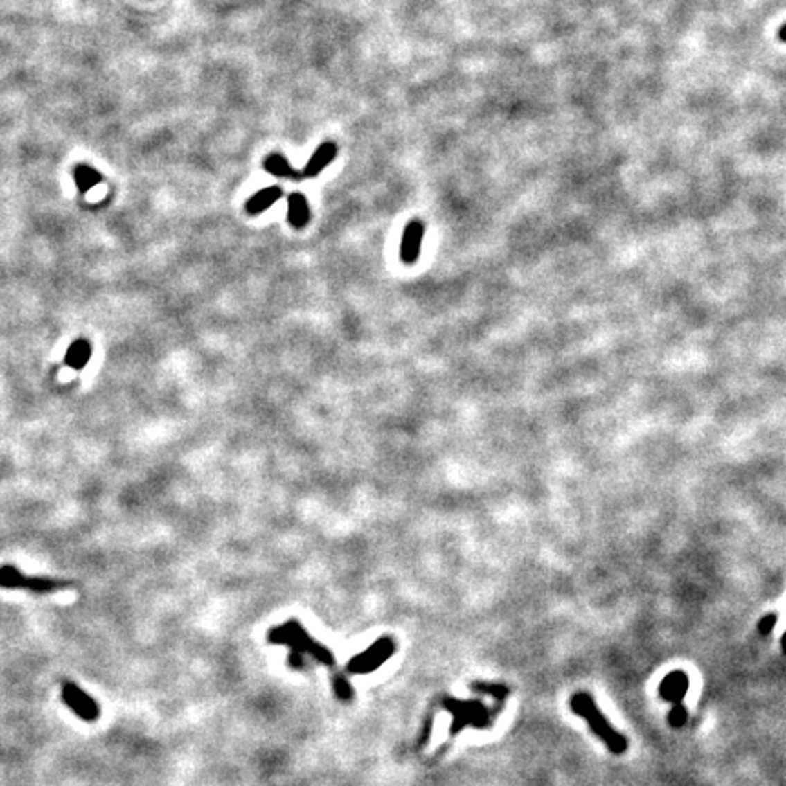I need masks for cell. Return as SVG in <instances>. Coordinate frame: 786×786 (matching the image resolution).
I'll return each instance as SVG.
<instances>
[{"label": "cell", "mask_w": 786, "mask_h": 786, "mask_svg": "<svg viewBox=\"0 0 786 786\" xmlns=\"http://www.w3.org/2000/svg\"><path fill=\"white\" fill-rule=\"evenodd\" d=\"M268 641L271 645H288L298 654H310L313 659H317L326 666H332L335 663L332 652L326 646L315 643L298 620H288L283 626L269 630Z\"/></svg>", "instance_id": "cell-1"}, {"label": "cell", "mask_w": 786, "mask_h": 786, "mask_svg": "<svg viewBox=\"0 0 786 786\" xmlns=\"http://www.w3.org/2000/svg\"><path fill=\"white\" fill-rule=\"evenodd\" d=\"M570 706L577 715H581V717H584L586 721H588L591 732L597 733V735L606 742V747L610 748V752L620 756V753H625L626 750H628V739L623 738L620 733H617L616 730L608 724V721L605 719L602 712L597 708L596 703H593V699H591L590 695L575 694L571 697Z\"/></svg>", "instance_id": "cell-2"}, {"label": "cell", "mask_w": 786, "mask_h": 786, "mask_svg": "<svg viewBox=\"0 0 786 786\" xmlns=\"http://www.w3.org/2000/svg\"><path fill=\"white\" fill-rule=\"evenodd\" d=\"M0 586L2 588H17V590H30L33 593H51L69 586L68 581H55L48 577H26L15 566H0Z\"/></svg>", "instance_id": "cell-3"}, {"label": "cell", "mask_w": 786, "mask_h": 786, "mask_svg": "<svg viewBox=\"0 0 786 786\" xmlns=\"http://www.w3.org/2000/svg\"><path fill=\"white\" fill-rule=\"evenodd\" d=\"M393 650H395L393 641H391L390 637H384V639L373 643L366 652H362V654H359L357 657H353V659L348 663L346 670L348 672H352V674H370V672H373L375 668H379L384 661L390 659V655L393 654Z\"/></svg>", "instance_id": "cell-4"}, {"label": "cell", "mask_w": 786, "mask_h": 786, "mask_svg": "<svg viewBox=\"0 0 786 786\" xmlns=\"http://www.w3.org/2000/svg\"><path fill=\"white\" fill-rule=\"evenodd\" d=\"M62 701L68 704V708L73 710L78 717L84 721H97L100 715V708L95 703V699L88 695L84 690H80L75 683L62 684Z\"/></svg>", "instance_id": "cell-5"}, {"label": "cell", "mask_w": 786, "mask_h": 786, "mask_svg": "<svg viewBox=\"0 0 786 786\" xmlns=\"http://www.w3.org/2000/svg\"><path fill=\"white\" fill-rule=\"evenodd\" d=\"M425 239V224L420 220H411L404 228L401 240V260L408 266L416 264L420 255V244Z\"/></svg>", "instance_id": "cell-6"}, {"label": "cell", "mask_w": 786, "mask_h": 786, "mask_svg": "<svg viewBox=\"0 0 786 786\" xmlns=\"http://www.w3.org/2000/svg\"><path fill=\"white\" fill-rule=\"evenodd\" d=\"M283 197V188L280 186H268L262 188L257 193L249 197L244 204V210L248 215H260L266 210H269L275 202Z\"/></svg>", "instance_id": "cell-7"}, {"label": "cell", "mask_w": 786, "mask_h": 786, "mask_svg": "<svg viewBox=\"0 0 786 786\" xmlns=\"http://www.w3.org/2000/svg\"><path fill=\"white\" fill-rule=\"evenodd\" d=\"M289 226L295 230H304L310 224L312 211H310V202L303 193H292L288 197V213H286Z\"/></svg>", "instance_id": "cell-8"}, {"label": "cell", "mask_w": 786, "mask_h": 786, "mask_svg": "<svg viewBox=\"0 0 786 786\" xmlns=\"http://www.w3.org/2000/svg\"><path fill=\"white\" fill-rule=\"evenodd\" d=\"M337 157V144L335 142H323L321 146L313 152L310 157L308 164L304 166L303 175L304 177H317L323 170H326L332 161Z\"/></svg>", "instance_id": "cell-9"}, {"label": "cell", "mask_w": 786, "mask_h": 786, "mask_svg": "<svg viewBox=\"0 0 786 786\" xmlns=\"http://www.w3.org/2000/svg\"><path fill=\"white\" fill-rule=\"evenodd\" d=\"M688 692V675L684 672H672L663 679L659 694L670 703L681 704V699Z\"/></svg>", "instance_id": "cell-10"}, {"label": "cell", "mask_w": 786, "mask_h": 786, "mask_svg": "<svg viewBox=\"0 0 786 786\" xmlns=\"http://www.w3.org/2000/svg\"><path fill=\"white\" fill-rule=\"evenodd\" d=\"M91 355H93L91 342H89L88 339H77V341L71 342V346L68 348L66 357H64V362H66V366L71 368V370L80 371L86 368V364H88L89 359H91Z\"/></svg>", "instance_id": "cell-11"}, {"label": "cell", "mask_w": 786, "mask_h": 786, "mask_svg": "<svg viewBox=\"0 0 786 786\" xmlns=\"http://www.w3.org/2000/svg\"><path fill=\"white\" fill-rule=\"evenodd\" d=\"M262 168L268 173H271V175L275 177H280V179H298V173L292 168V164L288 162V159L284 155H280V153H271V155H268L266 159H264L262 162Z\"/></svg>", "instance_id": "cell-12"}, {"label": "cell", "mask_w": 786, "mask_h": 786, "mask_svg": "<svg viewBox=\"0 0 786 786\" xmlns=\"http://www.w3.org/2000/svg\"><path fill=\"white\" fill-rule=\"evenodd\" d=\"M73 179L80 193H88L89 190H93L95 186L102 182V175L88 164H77L73 168Z\"/></svg>", "instance_id": "cell-13"}, {"label": "cell", "mask_w": 786, "mask_h": 786, "mask_svg": "<svg viewBox=\"0 0 786 786\" xmlns=\"http://www.w3.org/2000/svg\"><path fill=\"white\" fill-rule=\"evenodd\" d=\"M333 690H335V694H337V697L341 701H350L353 695L352 686H350V683H348L344 675H335L333 677Z\"/></svg>", "instance_id": "cell-14"}, {"label": "cell", "mask_w": 786, "mask_h": 786, "mask_svg": "<svg viewBox=\"0 0 786 786\" xmlns=\"http://www.w3.org/2000/svg\"><path fill=\"white\" fill-rule=\"evenodd\" d=\"M668 721L674 724L675 728L681 726V724H684V721H686V710H684L683 704H675L674 710H672V713H670Z\"/></svg>", "instance_id": "cell-15"}, {"label": "cell", "mask_w": 786, "mask_h": 786, "mask_svg": "<svg viewBox=\"0 0 786 786\" xmlns=\"http://www.w3.org/2000/svg\"><path fill=\"white\" fill-rule=\"evenodd\" d=\"M777 620V616H774V614H770V616L762 617L761 623H759V632H761L762 635H768L771 630H774V625H776Z\"/></svg>", "instance_id": "cell-16"}, {"label": "cell", "mask_w": 786, "mask_h": 786, "mask_svg": "<svg viewBox=\"0 0 786 786\" xmlns=\"http://www.w3.org/2000/svg\"><path fill=\"white\" fill-rule=\"evenodd\" d=\"M289 664H292L293 668H304V659H303V654H298V652H295V650H292L289 652Z\"/></svg>", "instance_id": "cell-17"}, {"label": "cell", "mask_w": 786, "mask_h": 786, "mask_svg": "<svg viewBox=\"0 0 786 786\" xmlns=\"http://www.w3.org/2000/svg\"><path fill=\"white\" fill-rule=\"evenodd\" d=\"M779 40H781L783 44H785V40H786V26L785 24L779 28Z\"/></svg>", "instance_id": "cell-18"}]
</instances>
